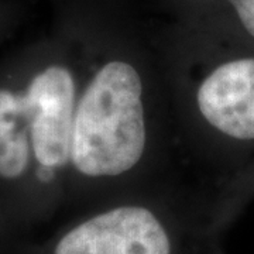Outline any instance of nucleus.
<instances>
[{
	"instance_id": "f257e3e1",
	"label": "nucleus",
	"mask_w": 254,
	"mask_h": 254,
	"mask_svg": "<svg viewBox=\"0 0 254 254\" xmlns=\"http://www.w3.org/2000/svg\"><path fill=\"white\" fill-rule=\"evenodd\" d=\"M81 51L68 198L96 205L161 185L175 138L154 33L128 0H57Z\"/></svg>"
},
{
	"instance_id": "f03ea898",
	"label": "nucleus",
	"mask_w": 254,
	"mask_h": 254,
	"mask_svg": "<svg viewBox=\"0 0 254 254\" xmlns=\"http://www.w3.org/2000/svg\"><path fill=\"white\" fill-rule=\"evenodd\" d=\"M81 73L78 40L58 14L54 36L0 81V184L21 199L68 198Z\"/></svg>"
},
{
	"instance_id": "7ed1b4c3",
	"label": "nucleus",
	"mask_w": 254,
	"mask_h": 254,
	"mask_svg": "<svg viewBox=\"0 0 254 254\" xmlns=\"http://www.w3.org/2000/svg\"><path fill=\"white\" fill-rule=\"evenodd\" d=\"M154 38L175 137L206 165L254 143V53L233 37L175 20Z\"/></svg>"
},
{
	"instance_id": "20e7f679",
	"label": "nucleus",
	"mask_w": 254,
	"mask_h": 254,
	"mask_svg": "<svg viewBox=\"0 0 254 254\" xmlns=\"http://www.w3.org/2000/svg\"><path fill=\"white\" fill-rule=\"evenodd\" d=\"M50 254H208L203 208H192L163 184L85 208Z\"/></svg>"
},
{
	"instance_id": "39448f33",
	"label": "nucleus",
	"mask_w": 254,
	"mask_h": 254,
	"mask_svg": "<svg viewBox=\"0 0 254 254\" xmlns=\"http://www.w3.org/2000/svg\"><path fill=\"white\" fill-rule=\"evenodd\" d=\"M175 21L254 43V0H160Z\"/></svg>"
},
{
	"instance_id": "423d86ee",
	"label": "nucleus",
	"mask_w": 254,
	"mask_h": 254,
	"mask_svg": "<svg viewBox=\"0 0 254 254\" xmlns=\"http://www.w3.org/2000/svg\"><path fill=\"white\" fill-rule=\"evenodd\" d=\"M7 20V3L6 0H0V31L3 30Z\"/></svg>"
}]
</instances>
